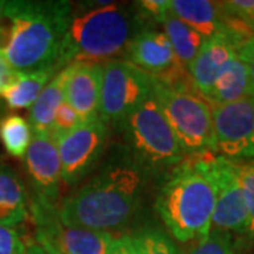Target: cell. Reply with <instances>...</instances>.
I'll return each instance as SVG.
<instances>
[{"label":"cell","instance_id":"cell-3","mask_svg":"<svg viewBox=\"0 0 254 254\" xmlns=\"http://www.w3.org/2000/svg\"><path fill=\"white\" fill-rule=\"evenodd\" d=\"M213 153L184 155L157 193L155 210L174 239L195 242L208 235L216 200L212 175Z\"/></svg>","mask_w":254,"mask_h":254},{"label":"cell","instance_id":"cell-17","mask_svg":"<svg viewBox=\"0 0 254 254\" xmlns=\"http://www.w3.org/2000/svg\"><path fill=\"white\" fill-rule=\"evenodd\" d=\"M250 96L254 95L249 68L239 54H236L220 72L206 102L210 106H219Z\"/></svg>","mask_w":254,"mask_h":254},{"label":"cell","instance_id":"cell-10","mask_svg":"<svg viewBox=\"0 0 254 254\" xmlns=\"http://www.w3.org/2000/svg\"><path fill=\"white\" fill-rule=\"evenodd\" d=\"M216 154L233 163L254 160V96L212 106Z\"/></svg>","mask_w":254,"mask_h":254},{"label":"cell","instance_id":"cell-8","mask_svg":"<svg viewBox=\"0 0 254 254\" xmlns=\"http://www.w3.org/2000/svg\"><path fill=\"white\" fill-rule=\"evenodd\" d=\"M36 239L57 254H110L116 237L112 233L68 225L58 216V206L30 202Z\"/></svg>","mask_w":254,"mask_h":254},{"label":"cell","instance_id":"cell-22","mask_svg":"<svg viewBox=\"0 0 254 254\" xmlns=\"http://www.w3.org/2000/svg\"><path fill=\"white\" fill-rule=\"evenodd\" d=\"M137 254H180L173 240L155 227H145L131 235Z\"/></svg>","mask_w":254,"mask_h":254},{"label":"cell","instance_id":"cell-27","mask_svg":"<svg viewBox=\"0 0 254 254\" xmlns=\"http://www.w3.org/2000/svg\"><path fill=\"white\" fill-rule=\"evenodd\" d=\"M26 240L14 227L0 225V254H24Z\"/></svg>","mask_w":254,"mask_h":254},{"label":"cell","instance_id":"cell-20","mask_svg":"<svg viewBox=\"0 0 254 254\" xmlns=\"http://www.w3.org/2000/svg\"><path fill=\"white\" fill-rule=\"evenodd\" d=\"M160 24L163 26L164 34L173 47L175 57L190 71V64L193 63L206 38L200 36L193 28L187 26L177 16H174L171 10L165 14Z\"/></svg>","mask_w":254,"mask_h":254},{"label":"cell","instance_id":"cell-9","mask_svg":"<svg viewBox=\"0 0 254 254\" xmlns=\"http://www.w3.org/2000/svg\"><path fill=\"white\" fill-rule=\"evenodd\" d=\"M125 60L151 76L155 83L192 85L190 71L178 61L167 36L158 28H140L128 46Z\"/></svg>","mask_w":254,"mask_h":254},{"label":"cell","instance_id":"cell-6","mask_svg":"<svg viewBox=\"0 0 254 254\" xmlns=\"http://www.w3.org/2000/svg\"><path fill=\"white\" fill-rule=\"evenodd\" d=\"M154 92L184 155L216 154L212 106L193 86L154 82Z\"/></svg>","mask_w":254,"mask_h":254},{"label":"cell","instance_id":"cell-15","mask_svg":"<svg viewBox=\"0 0 254 254\" xmlns=\"http://www.w3.org/2000/svg\"><path fill=\"white\" fill-rule=\"evenodd\" d=\"M24 182L13 167L0 161V225L20 226L30 213V203Z\"/></svg>","mask_w":254,"mask_h":254},{"label":"cell","instance_id":"cell-19","mask_svg":"<svg viewBox=\"0 0 254 254\" xmlns=\"http://www.w3.org/2000/svg\"><path fill=\"white\" fill-rule=\"evenodd\" d=\"M61 65H54L36 72L17 73V78L1 95L7 108L11 110L30 109L44 91L48 82L63 69Z\"/></svg>","mask_w":254,"mask_h":254},{"label":"cell","instance_id":"cell-16","mask_svg":"<svg viewBox=\"0 0 254 254\" xmlns=\"http://www.w3.org/2000/svg\"><path fill=\"white\" fill-rule=\"evenodd\" d=\"M174 16L198 31L206 40L225 27L222 1L209 0H170Z\"/></svg>","mask_w":254,"mask_h":254},{"label":"cell","instance_id":"cell-23","mask_svg":"<svg viewBox=\"0 0 254 254\" xmlns=\"http://www.w3.org/2000/svg\"><path fill=\"white\" fill-rule=\"evenodd\" d=\"M187 254H240L235 236L219 230L210 229L208 235L192 242Z\"/></svg>","mask_w":254,"mask_h":254},{"label":"cell","instance_id":"cell-18","mask_svg":"<svg viewBox=\"0 0 254 254\" xmlns=\"http://www.w3.org/2000/svg\"><path fill=\"white\" fill-rule=\"evenodd\" d=\"M71 72V65L64 66L60 72L48 82L44 91L40 93L38 99L30 108L28 123L34 134L50 133L54 123L55 113L65 102V86Z\"/></svg>","mask_w":254,"mask_h":254},{"label":"cell","instance_id":"cell-32","mask_svg":"<svg viewBox=\"0 0 254 254\" xmlns=\"http://www.w3.org/2000/svg\"><path fill=\"white\" fill-rule=\"evenodd\" d=\"M24 254H57L48 247L37 242L34 237H28L26 240V247H24Z\"/></svg>","mask_w":254,"mask_h":254},{"label":"cell","instance_id":"cell-25","mask_svg":"<svg viewBox=\"0 0 254 254\" xmlns=\"http://www.w3.org/2000/svg\"><path fill=\"white\" fill-rule=\"evenodd\" d=\"M222 9L227 18L243 24L254 33V0L222 1Z\"/></svg>","mask_w":254,"mask_h":254},{"label":"cell","instance_id":"cell-29","mask_svg":"<svg viewBox=\"0 0 254 254\" xmlns=\"http://www.w3.org/2000/svg\"><path fill=\"white\" fill-rule=\"evenodd\" d=\"M17 78V72L11 68V65L7 61L3 47L0 46V96L7 91L10 85Z\"/></svg>","mask_w":254,"mask_h":254},{"label":"cell","instance_id":"cell-21","mask_svg":"<svg viewBox=\"0 0 254 254\" xmlns=\"http://www.w3.org/2000/svg\"><path fill=\"white\" fill-rule=\"evenodd\" d=\"M33 136L28 120L20 115H7L0 122V141L13 158L24 160Z\"/></svg>","mask_w":254,"mask_h":254},{"label":"cell","instance_id":"cell-5","mask_svg":"<svg viewBox=\"0 0 254 254\" xmlns=\"http://www.w3.org/2000/svg\"><path fill=\"white\" fill-rule=\"evenodd\" d=\"M118 127L123 136L125 154L148 175L168 173L184 158L154 91Z\"/></svg>","mask_w":254,"mask_h":254},{"label":"cell","instance_id":"cell-1","mask_svg":"<svg viewBox=\"0 0 254 254\" xmlns=\"http://www.w3.org/2000/svg\"><path fill=\"white\" fill-rule=\"evenodd\" d=\"M148 174L125 153L108 163L58 206L68 225L112 233L134 216ZM113 235V233H112Z\"/></svg>","mask_w":254,"mask_h":254},{"label":"cell","instance_id":"cell-13","mask_svg":"<svg viewBox=\"0 0 254 254\" xmlns=\"http://www.w3.org/2000/svg\"><path fill=\"white\" fill-rule=\"evenodd\" d=\"M24 167L34 192L33 200L57 206L63 170L55 137L50 133L34 134L24 157Z\"/></svg>","mask_w":254,"mask_h":254},{"label":"cell","instance_id":"cell-26","mask_svg":"<svg viewBox=\"0 0 254 254\" xmlns=\"http://www.w3.org/2000/svg\"><path fill=\"white\" fill-rule=\"evenodd\" d=\"M82 123L83 122L79 118V115L66 102H64L55 113L54 123L50 130V134L54 137L61 136L64 133H68L78 126H81Z\"/></svg>","mask_w":254,"mask_h":254},{"label":"cell","instance_id":"cell-7","mask_svg":"<svg viewBox=\"0 0 254 254\" xmlns=\"http://www.w3.org/2000/svg\"><path fill=\"white\" fill-rule=\"evenodd\" d=\"M154 91V81L126 60L102 64L99 120L118 127Z\"/></svg>","mask_w":254,"mask_h":254},{"label":"cell","instance_id":"cell-2","mask_svg":"<svg viewBox=\"0 0 254 254\" xmlns=\"http://www.w3.org/2000/svg\"><path fill=\"white\" fill-rule=\"evenodd\" d=\"M4 17L9 27L3 51L16 72L61 65L60 53L72 17L69 1L7 0Z\"/></svg>","mask_w":254,"mask_h":254},{"label":"cell","instance_id":"cell-24","mask_svg":"<svg viewBox=\"0 0 254 254\" xmlns=\"http://www.w3.org/2000/svg\"><path fill=\"white\" fill-rule=\"evenodd\" d=\"M237 168H239V177L242 182L247 218H249L247 237L254 243V160L246 163H237Z\"/></svg>","mask_w":254,"mask_h":254},{"label":"cell","instance_id":"cell-31","mask_svg":"<svg viewBox=\"0 0 254 254\" xmlns=\"http://www.w3.org/2000/svg\"><path fill=\"white\" fill-rule=\"evenodd\" d=\"M110 254H137L131 236L125 235V236L116 237V242H115V246H113Z\"/></svg>","mask_w":254,"mask_h":254},{"label":"cell","instance_id":"cell-30","mask_svg":"<svg viewBox=\"0 0 254 254\" xmlns=\"http://www.w3.org/2000/svg\"><path fill=\"white\" fill-rule=\"evenodd\" d=\"M239 57L245 61V64L249 68V73H250V79H252V88H253L254 95V37L246 40L242 46L237 50Z\"/></svg>","mask_w":254,"mask_h":254},{"label":"cell","instance_id":"cell-4","mask_svg":"<svg viewBox=\"0 0 254 254\" xmlns=\"http://www.w3.org/2000/svg\"><path fill=\"white\" fill-rule=\"evenodd\" d=\"M140 17L133 7L115 1H95L91 7L72 13L58 63L66 66L125 60L131 40L143 27Z\"/></svg>","mask_w":254,"mask_h":254},{"label":"cell","instance_id":"cell-11","mask_svg":"<svg viewBox=\"0 0 254 254\" xmlns=\"http://www.w3.org/2000/svg\"><path fill=\"white\" fill-rule=\"evenodd\" d=\"M55 140L63 181L66 185H76L95 168L103 154L108 143V126L96 119L57 136Z\"/></svg>","mask_w":254,"mask_h":254},{"label":"cell","instance_id":"cell-12","mask_svg":"<svg viewBox=\"0 0 254 254\" xmlns=\"http://www.w3.org/2000/svg\"><path fill=\"white\" fill-rule=\"evenodd\" d=\"M212 175L216 188L212 227L233 236H247L249 218L237 163L215 154L212 160Z\"/></svg>","mask_w":254,"mask_h":254},{"label":"cell","instance_id":"cell-14","mask_svg":"<svg viewBox=\"0 0 254 254\" xmlns=\"http://www.w3.org/2000/svg\"><path fill=\"white\" fill-rule=\"evenodd\" d=\"M102 64H71V72L65 86V102L83 123L99 119Z\"/></svg>","mask_w":254,"mask_h":254},{"label":"cell","instance_id":"cell-33","mask_svg":"<svg viewBox=\"0 0 254 254\" xmlns=\"http://www.w3.org/2000/svg\"><path fill=\"white\" fill-rule=\"evenodd\" d=\"M6 4H7V0H0V23H1V18L4 17V10H6Z\"/></svg>","mask_w":254,"mask_h":254},{"label":"cell","instance_id":"cell-28","mask_svg":"<svg viewBox=\"0 0 254 254\" xmlns=\"http://www.w3.org/2000/svg\"><path fill=\"white\" fill-rule=\"evenodd\" d=\"M137 7L144 13V16L151 17L157 23H161L165 14L170 11V0H141L137 1Z\"/></svg>","mask_w":254,"mask_h":254}]
</instances>
